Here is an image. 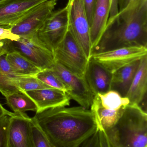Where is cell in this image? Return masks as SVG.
Here are the masks:
<instances>
[{"label": "cell", "instance_id": "cell-27", "mask_svg": "<svg viewBox=\"0 0 147 147\" xmlns=\"http://www.w3.org/2000/svg\"><path fill=\"white\" fill-rule=\"evenodd\" d=\"M20 37L12 32L9 28L0 26V42L5 40L17 41Z\"/></svg>", "mask_w": 147, "mask_h": 147}, {"label": "cell", "instance_id": "cell-29", "mask_svg": "<svg viewBox=\"0 0 147 147\" xmlns=\"http://www.w3.org/2000/svg\"><path fill=\"white\" fill-rule=\"evenodd\" d=\"M110 12L109 19L114 17L119 12L118 0H110Z\"/></svg>", "mask_w": 147, "mask_h": 147}, {"label": "cell", "instance_id": "cell-23", "mask_svg": "<svg viewBox=\"0 0 147 147\" xmlns=\"http://www.w3.org/2000/svg\"><path fill=\"white\" fill-rule=\"evenodd\" d=\"M35 77L51 88L64 92L67 94L69 89L62 80L52 69L42 70Z\"/></svg>", "mask_w": 147, "mask_h": 147}, {"label": "cell", "instance_id": "cell-26", "mask_svg": "<svg viewBox=\"0 0 147 147\" xmlns=\"http://www.w3.org/2000/svg\"><path fill=\"white\" fill-rule=\"evenodd\" d=\"M97 0H83L84 7L86 13V16L90 27L94 10Z\"/></svg>", "mask_w": 147, "mask_h": 147}, {"label": "cell", "instance_id": "cell-3", "mask_svg": "<svg viewBox=\"0 0 147 147\" xmlns=\"http://www.w3.org/2000/svg\"><path fill=\"white\" fill-rule=\"evenodd\" d=\"M109 147H147V114L129 104L117 122L104 130Z\"/></svg>", "mask_w": 147, "mask_h": 147}, {"label": "cell", "instance_id": "cell-8", "mask_svg": "<svg viewBox=\"0 0 147 147\" xmlns=\"http://www.w3.org/2000/svg\"><path fill=\"white\" fill-rule=\"evenodd\" d=\"M147 56V47H122L92 54L91 57L114 73L119 69Z\"/></svg>", "mask_w": 147, "mask_h": 147}, {"label": "cell", "instance_id": "cell-14", "mask_svg": "<svg viewBox=\"0 0 147 147\" xmlns=\"http://www.w3.org/2000/svg\"><path fill=\"white\" fill-rule=\"evenodd\" d=\"M35 103L36 112L70 105L71 99L64 92L54 88H47L25 92Z\"/></svg>", "mask_w": 147, "mask_h": 147}, {"label": "cell", "instance_id": "cell-20", "mask_svg": "<svg viewBox=\"0 0 147 147\" xmlns=\"http://www.w3.org/2000/svg\"><path fill=\"white\" fill-rule=\"evenodd\" d=\"M94 99L103 108L114 111L125 109L130 102L127 98L123 97L118 92L110 90L94 96Z\"/></svg>", "mask_w": 147, "mask_h": 147}, {"label": "cell", "instance_id": "cell-19", "mask_svg": "<svg viewBox=\"0 0 147 147\" xmlns=\"http://www.w3.org/2000/svg\"><path fill=\"white\" fill-rule=\"evenodd\" d=\"M14 73L6 58V54L0 57V92L5 98L14 92H21L14 84ZM18 77V76H17Z\"/></svg>", "mask_w": 147, "mask_h": 147}, {"label": "cell", "instance_id": "cell-4", "mask_svg": "<svg viewBox=\"0 0 147 147\" xmlns=\"http://www.w3.org/2000/svg\"><path fill=\"white\" fill-rule=\"evenodd\" d=\"M69 30L88 60L92 56L90 27L83 0H68Z\"/></svg>", "mask_w": 147, "mask_h": 147}, {"label": "cell", "instance_id": "cell-17", "mask_svg": "<svg viewBox=\"0 0 147 147\" xmlns=\"http://www.w3.org/2000/svg\"><path fill=\"white\" fill-rule=\"evenodd\" d=\"M141 60L126 65L112 74L110 90L118 92L122 96L126 97L138 70Z\"/></svg>", "mask_w": 147, "mask_h": 147}, {"label": "cell", "instance_id": "cell-9", "mask_svg": "<svg viewBox=\"0 0 147 147\" xmlns=\"http://www.w3.org/2000/svg\"><path fill=\"white\" fill-rule=\"evenodd\" d=\"M51 69L68 87L69 91L67 94L70 98L76 101L80 106L85 109H89L94 95L84 77H80L73 74L56 62L54 63Z\"/></svg>", "mask_w": 147, "mask_h": 147}, {"label": "cell", "instance_id": "cell-2", "mask_svg": "<svg viewBox=\"0 0 147 147\" xmlns=\"http://www.w3.org/2000/svg\"><path fill=\"white\" fill-rule=\"evenodd\" d=\"M129 47H147V0H132L109 19L92 55Z\"/></svg>", "mask_w": 147, "mask_h": 147}, {"label": "cell", "instance_id": "cell-24", "mask_svg": "<svg viewBox=\"0 0 147 147\" xmlns=\"http://www.w3.org/2000/svg\"><path fill=\"white\" fill-rule=\"evenodd\" d=\"M31 125L34 147H56L50 141L33 117Z\"/></svg>", "mask_w": 147, "mask_h": 147}, {"label": "cell", "instance_id": "cell-21", "mask_svg": "<svg viewBox=\"0 0 147 147\" xmlns=\"http://www.w3.org/2000/svg\"><path fill=\"white\" fill-rule=\"evenodd\" d=\"M5 98L7 104L16 114L25 113L28 111H37L36 105L26 92H14Z\"/></svg>", "mask_w": 147, "mask_h": 147}, {"label": "cell", "instance_id": "cell-7", "mask_svg": "<svg viewBox=\"0 0 147 147\" xmlns=\"http://www.w3.org/2000/svg\"><path fill=\"white\" fill-rule=\"evenodd\" d=\"M69 30L68 11L66 6L52 11L40 28L37 35L53 52L62 41Z\"/></svg>", "mask_w": 147, "mask_h": 147}, {"label": "cell", "instance_id": "cell-30", "mask_svg": "<svg viewBox=\"0 0 147 147\" xmlns=\"http://www.w3.org/2000/svg\"><path fill=\"white\" fill-rule=\"evenodd\" d=\"M98 130L100 135L101 147H109L104 129L102 128H98Z\"/></svg>", "mask_w": 147, "mask_h": 147}, {"label": "cell", "instance_id": "cell-6", "mask_svg": "<svg viewBox=\"0 0 147 147\" xmlns=\"http://www.w3.org/2000/svg\"><path fill=\"white\" fill-rule=\"evenodd\" d=\"M54 61L80 77H84L89 60L68 30L54 52Z\"/></svg>", "mask_w": 147, "mask_h": 147}, {"label": "cell", "instance_id": "cell-35", "mask_svg": "<svg viewBox=\"0 0 147 147\" xmlns=\"http://www.w3.org/2000/svg\"><path fill=\"white\" fill-rule=\"evenodd\" d=\"M53 1H58V0H53Z\"/></svg>", "mask_w": 147, "mask_h": 147}, {"label": "cell", "instance_id": "cell-10", "mask_svg": "<svg viewBox=\"0 0 147 147\" xmlns=\"http://www.w3.org/2000/svg\"><path fill=\"white\" fill-rule=\"evenodd\" d=\"M56 4V1L53 0L41 3L9 28L13 33L20 37L37 33L46 19L53 11Z\"/></svg>", "mask_w": 147, "mask_h": 147}, {"label": "cell", "instance_id": "cell-15", "mask_svg": "<svg viewBox=\"0 0 147 147\" xmlns=\"http://www.w3.org/2000/svg\"><path fill=\"white\" fill-rule=\"evenodd\" d=\"M110 7V0L97 1L90 26L92 50L99 43L105 30L109 18Z\"/></svg>", "mask_w": 147, "mask_h": 147}, {"label": "cell", "instance_id": "cell-28", "mask_svg": "<svg viewBox=\"0 0 147 147\" xmlns=\"http://www.w3.org/2000/svg\"><path fill=\"white\" fill-rule=\"evenodd\" d=\"M80 147H101L99 130L85 141Z\"/></svg>", "mask_w": 147, "mask_h": 147}, {"label": "cell", "instance_id": "cell-13", "mask_svg": "<svg viewBox=\"0 0 147 147\" xmlns=\"http://www.w3.org/2000/svg\"><path fill=\"white\" fill-rule=\"evenodd\" d=\"M112 74L92 57L89 59L84 78L94 96L111 90Z\"/></svg>", "mask_w": 147, "mask_h": 147}, {"label": "cell", "instance_id": "cell-16", "mask_svg": "<svg viewBox=\"0 0 147 147\" xmlns=\"http://www.w3.org/2000/svg\"><path fill=\"white\" fill-rule=\"evenodd\" d=\"M147 90V56L141 60L138 70L126 95L129 104L140 106L146 99Z\"/></svg>", "mask_w": 147, "mask_h": 147}, {"label": "cell", "instance_id": "cell-11", "mask_svg": "<svg viewBox=\"0 0 147 147\" xmlns=\"http://www.w3.org/2000/svg\"><path fill=\"white\" fill-rule=\"evenodd\" d=\"M32 117L26 113L16 114L9 118L7 147H34L32 133Z\"/></svg>", "mask_w": 147, "mask_h": 147}, {"label": "cell", "instance_id": "cell-32", "mask_svg": "<svg viewBox=\"0 0 147 147\" xmlns=\"http://www.w3.org/2000/svg\"><path fill=\"white\" fill-rule=\"evenodd\" d=\"M15 115V113L10 112L6 109L0 103V118L4 116L8 115L11 117Z\"/></svg>", "mask_w": 147, "mask_h": 147}, {"label": "cell", "instance_id": "cell-5", "mask_svg": "<svg viewBox=\"0 0 147 147\" xmlns=\"http://www.w3.org/2000/svg\"><path fill=\"white\" fill-rule=\"evenodd\" d=\"M8 46L9 51L18 52L41 70L51 69L55 63L54 53L39 39L37 33L20 37L17 41L9 40Z\"/></svg>", "mask_w": 147, "mask_h": 147}, {"label": "cell", "instance_id": "cell-33", "mask_svg": "<svg viewBox=\"0 0 147 147\" xmlns=\"http://www.w3.org/2000/svg\"><path fill=\"white\" fill-rule=\"evenodd\" d=\"M132 0H118L119 11H121L129 5Z\"/></svg>", "mask_w": 147, "mask_h": 147}, {"label": "cell", "instance_id": "cell-31", "mask_svg": "<svg viewBox=\"0 0 147 147\" xmlns=\"http://www.w3.org/2000/svg\"><path fill=\"white\" fill-rule=\"evenodd\" d=\"M9 52L8 45V40H3L0 42V57L7 54Z\"/></svg>", "mask_w": 147, "mask_h": 147}, {"label": "cell", "instance_id": "cell-22", "mask_svg": "<svg viewBox=\"0 0 147 147\" xmlns=\"http://www.w3.org/2000/svg\"><path fill=\"white\" fill-rule=\"evenodd\" d=\"M13 82L20 91L24 92L47 88H53L41 82L35 76H16L14 78Z\"/></svg>", "mask_w": 147, "mask_h": 147}, {"label": "cell", "instance_id": "cell-25", "mask_svg": "<svg viewBox=\"0 0 147 147\" xmlns=\"http://www.w3.org/2000/svg\"><path fill=\"white\" fill-rule=\"evenodd\" d=\"M10 117L5 115L0 118V147H7V132Z\"/></svg>", "mask_w": 147, "mask_h": 147}, {"label": "cell", "instance_id": "cell-34", "mask_svg": "<svg viewBox=\"0 0 147 147\" xmlns=\"http://www.w3.org/2000/svg\"><path fill=\"white\" fill-rule=\"evenodd\" d=\"M4 1V0H0V3L1 2H2L3 1Z\"/></svg>", "mask_w": 147, "mask_h": 147}, {"label": "cell", "instance_id": "cell-18", "mask_svg": "<svg viewBox=\"0 0 147 147\" xmlns=\"http://www.w3.org/2000/svg\"><path fill=\"white\" fill-rule=\"evenodd\" d=\"M6 58L16 76H35L41 70L18 52L11 51L6 54Z\"/></svg>", "mask_w": 147, "mask_h": 147}, {"label": "cell", "instance_id": "cell-12", "mask_svg": "<svg viewBox=\"0 0 147 147\" xmlns=\"http://www.w3.org/2000/svg\"><path fill=\"white\" fill-rule=\"evenodd\" d=\"M47 0H4L0 3V26L10 27Z\"/></svg>", "mask_w": 147, "mask_h": 147}, {"label": "cell", "instance_id": "cell-1", "mask_svg": "<svg viewBox=\"0 0 147 147\" xmlns=\"http://www.w3.org/2000/svg\"><path fill=\"white\" fill-rule=\"evenodd\" d=\"M33 118L56 147H80L98 129L93 112L81 106L51 108Z\"/></svg>", "mask_w": 147, "mask_h": 147}]
</instances>
